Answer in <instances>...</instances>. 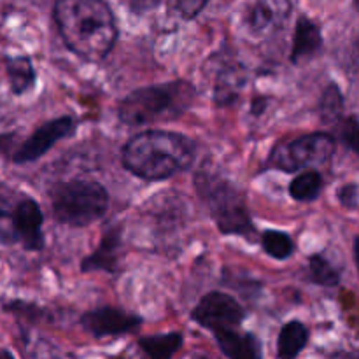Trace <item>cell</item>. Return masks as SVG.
I'll list each match as a JSON object with an SVG mask.
<instances>
[{
  "mask_svg": "<svg viewBox=\"0 0 359 359\" xmlns=\"http://www.w3.org/2000/svg\"><path fill=\"white\" fill-rule=\"evenodd\" d=\"M53 20L63 42L81 60L102 63L118 42V27L105 0H56Z\"/></svg>",
  "mask_w": 359,
  "mask_h": 359,
  "instance_id": "6da1fadb",
  "label": "cell"
},
{
  "mask_svg": "<svg viewBox=\"0 0 359 359\" xmlns=\"http://www.w3.org/2000/svg\"><path fill=\"white\" fill-rule=\"evenodd\" d=\"M196 144L177 132L146 130L133 135L121 149L125 170L147 182H160L189 170Z\"/></svg>",
  "mask_w": 359,
  "mask_h": 359,
  "instance_id": "7a4b0ae2",
  "label": "cell"
},
{
  "mask_svg": "<svg viewBox=\"0 0 359 359\" xmlns=\"http://www.w3.org/2000/svg\"><path fill=\"white\" fill-rule=\"evenodd\" d=\"M195 98L196 88L186 79L137 88L119 102L118 118L126 126L174 121L191 109Z\"/></svg>",
  "mask_w": 359,
  "mask_h": 359,
  "instance_id": "3957f363",
  "label": "cell"
},
{
  "mask_svg": "<svg viewBox=\"0 0 359 359\" xmlns=\"http://www.w3.org/2000/svg\"><path fill=\"white\" fill-rule=\"evenodd\" d=\"M195 188L219 233L235 235L248 242L258 241V230L252 223L244 189L230 179L209 170H200L195 175Z\"/></svg>",
  "mask_w": 359,
  "mask_h": 359,
  "instance_id": "277c9868",
  "label": "cell"
},
{
  "mask_svg": "<svg viewBox=\"0 0 359 359\" xmlns=\"http://www.w3.org/2000/svg\"><path fill=\"white\" fill-rule=\"evenodd\" d=\"M53 217L70 228H84L102 219L109 209V193L93 179L60 181L49 188Z\"/></svg>",
  "mask_w": 359,
  "mask_h": 359,
  "instance_id": "5b68a950",
  "label": "cell"
},
{
  "mask_svg": "<svg viewBox=\"0 0 359 359\" xmlns=\"http://www.w3.org/2000/svg\"><path fill=\"white\" fill-rule=\"evenodd\" d=\"M337 139L332 133L316 132L277 144L266 158L263 170H280L294 174L304 168L323 167L335 154Z\"/></svg>",
  "mask_w": 359,
  "mask_h": 359,
  "instance_id": "8992f818",
  "label": "cell"
},
{
  "mask_svg": "<svg viewBox=\"0 0 359 359\" xmlns=\"http://www.w3.org/2000/svg\"><path fill=\"white\" fill-rule=\"evenodd\" d=\"M189 318L202 328L209 330L212 337L241 330L245 321V309L231 294L223 291H210L200 298L191 309Z\"/></svg>",
  "mask_w": 359,
  "mask_h": 359,
  "instance_id": "52a82bcc",
  "label": "cell"
},
{
  "mask_svg": "<svg viewBox=\"0 0 359 359\" xmlns=\"http://www.w3.org/2000/svg\"><path fill=\"white\" fill-rule=\"evenodd\" d=\"M77 121L72 116H60L39 126L13 154L14 165H28L48 154L60 140L76 133Z\"/></svg>",
  "mask_w": 359,
  "mask_h": 359,
  "instance_id": "ba28073f",
  "label": "cell"
},
{
  "mask_svg": "<svg viewBox=\"0 0 359 359\" xmlns=\"http://www.w3.org/2000/svg\"><path fill=\"white\" fill-rule=\"evenodd\" d=\"M42 224H44V214L41 205L32 196H20V200L11 209V231H13L14 244H20L25 251H42L46 248Z\"/></svg>",
  "mask_w": 359,
  "mask_h": 359,
  "instance_id": "9c48e42d",
  "label": "cell"
},
{
  "mask_svg": "<svg viewBox=\"0 0 359 359\" xmlns=\"http://www.w3.org/2000/svg\"><path fill=\"white\" fill-rule=\"evenodd\" d=\"M144 319L139 314H130L116 307H100L81 316V326L93 339L132 335L142 326Z\"/></svg>",
  "mask_w": 359,
  "mask_h": 359,
  "instance_id": "30bf717a",
  "label": "cell"
},
{
  "mask_svg": "<svg viewBox=\"0 0 359 359\" xmlns=\"http://www.w3.org/2000/svg\"><path fill=\"white\" fill-rule=\"evenodd\" d=\"M123 248V228L121 224H109L100 238V244L91 255L81 262V272H105L118 273L119 258Z\"/></svg>",
  "mask_w": 359,
  "mask_h": 359,
  "instance_id": "8fae6325",
  "label": "cell"
},
{
  "mask_svg": "<svg viewBox=\"0 0 359 359\" xmlns=\"http://www.w3.org/2000/svg\"><path fill=\"white\" fill-rule=\"evenodd\" d=\"M293 13L291 0H256L249 13V30L258 37H266L283 30Z\"/></svg>",
  "mask_w": 359,
  "mask_h": 359,
  "instance_id": "7c38bea8",
  "label": "cell"
},
{
  "mask_svg": "<svg viewBox=\"0 0 359 359\" xmlns=\"http://www.w3.org/2000/svg\"><path fill=\"white\" fill-rule=\"evenodd\" d=\"M323 49V32L321 27L311 20L309 16H300L294 27V37L293 46H291L290 60L293 65H300V63L307 62V60L314 58L319 51Z\"/></svg>",
  "mask_w": 359,
  "mask_h": 359,
  "instance_id": "4fadbf2b",
  "label": "cell"
},
{
  "mask_svg": "<svg viewBox=\"0 0 359 359\" xmlns=\"http://www.w3.org/2000/svg\"><path fill=\"white\" fill-rule=\"evenodd\" d=\"M217 347L231 359H262L263 344L255 333H241V330L221 333L214 337Z\"/></svg>",
  "mask_w": 359,
  "mask_h": 359,
  "instance_id": "5bb4252c",
  "label": "cell"
},
{
  "mask_svg": "<svg viewBox=\"0 0 359 359\" xmlns=\"http://www.w3.org/2000/svg\"><path fill=\"white\" fill-rule=\"evenodd\" d=\"M244 67L238 63H230L224 65L223 69L217 72L216 83H214V104L217 107H230L241 97L242 88L245 86Z\"/></svg>",
  "mask_w": 359,
  "mask_h": 359,
  "instance_id": "9a60e30c",
  "label": "cell"
},
{
  "mask_svg": "<svg viewBox=\"0 0 359 359\" xmlns=\"http://www.w3.org/2000/svg\"><path fill=\"white\" fill-rule=\"evenodd\" d=\"M6 72L9 77V88L16 97L27 95L37 86V70L28 56H7Z\"/></svg>",
  "mask_w": 359,
  "mask_h": 359,
  "instance_id": "2e32d148",
  "label": "cell"
},
{
  "mask_svg": "<svg viewBox=\"0 0 359 359\" xmlns=\"http://www.w3.org/2000/svg\"><path fill=\"white\" fill-rule=\"evenodd\" d=\"M311 340V332L300 321H290L280 328L277 339V358L294 359L304 353Z\"/></svg>",
  "mask_w": 359,
  "mask_h": 359,
  "instance_id": "e0dca14e",
  "label": "cell"
},
{
  "mask_svg": "<svg viewBox=\"0 0 359 359\" xmlns=\"http://www.w3.org/2000/svg\"><path fill=\"white\" fill-rule=\"evenodd\" d=\"M323 188H325V177L321 172L312 167L300 170V174L287 186V193L294 202L311 203L321 196Z\"/></svg>",
  "mask_w": 359,
  "mask_h": 359,
  "instance_id": "ac0fdd59",
  "label": "cell"
},
{
  "mask_svg": "<svg viewBox=\"0 0 359 359\" xmlns=\"http://www.w3.org/2000/svg\"><path fill=\"white\" fill-rule=\"evenodd\" d=\"M184 337L181 332L161 333V335H146L137 340V346L146 356L153 359H170L181 351Z\"/></svg>",
  "mask_w": 359,
  "mask_h": 359,
  "instance_id": "d6986e66",
  "label": "cell"
},
{
  "mask_svg": "<svg viewBox=\"0 0 359 359\" xmlns=\"http://www.w3.org/2000/svg\"><path fill=\"white\" fill-rule=\"evenodd\" d=\"M344 109H346V98L339 84L330 83L321 95V100L318 105V114L323 125H335L339 119L344 118Z\"/></svg>",
  "mask_w": 359,
  "mask_h": 359,
  "instance_id": "ffe728a7",
  "label": "cell"
},
{
  "mask_svg": "<svg viewBox=\"0 0 359 359\" xmlns=\"http://www.w3.org/2000/svg\"><path fill=\"white\" fill-rule=\"evenodd\" d=\"M259 242H262L263 251L277 262H286L294 255L293 238L283 230H273V228L263 230L259 235Z\"/></svg>",
  "mask_w": 359,
  "mask_h": 359,
  "instance_id": "44dd1931",
  "label": "cell"
},
{
  "mask_svg": "<svg viewBox=\"0 0 359 359\" xmlns=\"http://www.w3.org/2000/svg\"><path fill=\"white\" fill-rule=\"evenodd\" d=\"M309 276L312 283L323 287H337L340 284V272L323 255H312L309 258Z\"/></svg>",
  "mask_w": 359,
  "mask_h": 359,
  "instance_id": "7402d4cb",
  "label": "cell"
},
{
  "mask_svg": "<svg viewBox=\"0 0 359 359\" xmlns=\"http://www.w3.org/2000/svg\"><path fill=\"white\" fill-rule=\"evenodd\" d=\"M335 139L339 140L342 146H346L347 151L356 153L358 151V118L354 114L347 116V118L339 119L335 123Z\"/></svg>",
  "mask_w": 359,
  "mask_h": 359,
  "instance_id": "603a6c76",
  "label": "cell"
},
{
  "mask_svg": "<svg viewBox=\"0 0 359 359\" xmlns=\"http://www.w3.org/2000/svg\"><path fill=\"white\" fill-rule=\"evenodd\" d=\"M337 198H339L340 205L346 207L349 210H358L359 198H358V184L356 182H347V184L340 186L337 191Z\"/></svg>",
  "mask_w": 359,
  "mask_h": 359,
  "instance_id": "cb8c5ba5",
  "label": "cell"
},
{
  "mask_svg": "<svg viewBox=\"0 0 359 359\" xmlns=\"http://www.w3.org/2000/svg\"><path fill=\"white\" fill-rule=\"evenodd\" d=\"M209 0H177V11L184 20H195L196 16L202 14Z\"/></svg>",
  "mask_w": 359,
  "mask_h": 359,
  "instance_id": "d4e9b609",
  "label": "cell"
},
{
  "mask_svg": "<svg viewBox=\"0 0 359 359\" xmlns=\"http://www.w3.org/2000/svg\"><path fill=\"white\" fill-rule=\"evenodd\" d=\"M160 4L161 0H128V9L137 16H144V14L156 9Z\"/></svg>",
  "mask_w": 359,
  "mask_h": 359,
  "instance_id": "484cf974",
  "label": "cell"
},
{
  "mask_svg": "<svg viewBox=\"0 0 359 359\" xmlns=\"http://www.w3.org/2000/svg\"><path fill=\"white\" fill-rule=\"evenodd\" d=\"M269 102H270V97H265V95H258V97L252 98L251 116H255V118H262V116L266 112V109H269Z\"/></svg>",
  "mask_w": 359,
  "mask_h": 359,
  "instance_id": "4316f807",
  "label": "cell"
}]
</instances>
